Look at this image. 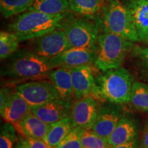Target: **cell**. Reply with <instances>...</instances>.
I'll return each mask as SVG.
<instances>
[{
    "instance_id": "cell-20",
    "label": "cell",
    "mask_w": 148,
    "mask_h": 148,
    "mask_svg": "<svg viewBox=\"0 0 148 148\" xmlns=\"http://www.w3.org/2000/svg\"><path fill=\"white\" fill-rule=\"evenodd\" d=\"M69 9V0H35L28 10L40 11L49 14L66 13Z\"/></svg>"
},
{
    "instance_id": "cell-3",
    "label": "cell",
    "mask_w": 148,
    "mask_h": 148,
    "mask_svg": "<svg viewBox=\"0 0 148 148\" xmlns=\"http://www.w3.org/2000/svg\"><path fill=\"white\" fill-rule=\"evenodd\" d=\"M68 13L49 14L28 10L19 14L8 26L10 32L17 35L20 41L33 40L59 28Z\"/></svg>"
},
{
    "instance_id": "cell-10",
    "label": "cell",
    "mask_w": 148,
    "mask_h": 148,
    "mask_svg": "<svg viewBox=\"0 0 148 148\" xmlns=\"http://www.w3.org/2000/svg\"><path fill=\"white\" fill-rule=\"evenodd\" d=\"M96 51L88 49L70 47L56 56L49 59L53 68H73L94 64Z\"/></svg>"
},
{
    "instance_id": "cell-4",
    "label": "cell",
    "mask_w": 148,
    "mask_h": 148,
    "mask_svg": "<svg viewBox=\"0 0 148 148\" xmlns=\"http://www.w3.org/2000/svg\"><path fill=\"white\" fill-rule=\"evenodd\" d=\"M100 26L95 66L101 71L119 68L124 61L127 51L132 47V42L107 30L101 23Z\"/></svg>"
},
{
    "instance_id": "cell-21",
    "label": "cell",
    "mask_w": 148,
    "mask_h": 148,
    "mask_svg": "<svg viewBox=\"0 0 148 148\" xmlns=\"http://www.w3.org/2000/svg\"><path fill=\"white\" fill-rule=\"evenodd\" d=\"M69 9L88 18H93L101 10L102 0H69Z\"/></svg>"
},
{
    "instance_id": "cell-13",
    "label": "cell",
    "mask_w": 148,
    "mask_h": 148,
    "mask_svg": "<svg viewBox=\"0 0 148 148\" xmlns=\"http://www.w3.org/2000/svg\"><path fill=\"white\" fill-rule=\"evenodd\" d=\"M92 64L73 68L71 70L73 95L76 99L92 95L95 90V78Z\"/></svg>"
},
{
    "instance_id": "cell-31",
    "label": "cell",
    "mask_w": 148,
    "mask_h": 148,
    "mask_svg": "<svg viewBox=\"0 0 148 148\" xmlns=\"http://www.w3.org/2000/svg\"><path fill=\"white\" fill-rule=\"evenodd\" d=\"M110 148H140V143L138 139H135L132 141H130L128 143L121 144V145L111 146Z\"/></svg>"
},
{
    "instance_id": "cell-6",
    "label": "cell",
    "mask_w": 148,
    "mask_h": 148,
    "mask_svg": "<svg viewBox=\"0 0 148 148\" xmlns=\"http://www.w3.org/2000/svg\"><path fill=\"white\" fill-rule=\"evenodd\" d=\"M101 25L110 32L131 42L138 38L132 18L125 5L118 0H110L103 8Z\"/></svg>"
},
{
    "instance_id": "cell-5",
    "label": "cell",
    "mask_w": 148,
    "mask_h": 148,
    "mask_svg": "<svg viewBox=\"0 0 148 148\" xmlns=\"http://www.w3.org/2000/svg\"><path fill=\"white\" fill-rule=\"evenodd\" d=\"M90 18L77 17L69 13L64 18L60 28L64 31L70 47L96 51L100 20L94 21Z\"/></svg>"
},
{
    "instance_id": "cell-7",
    "label": "cell",
    "mask_w": 148,
    "mask_h": 148,
    "mask_svg": "<svg viewBox=\"0 0 148 148\" xmlns=\"http://www.w3.org/2000/svg\"><path fill=\"white\" fill-rule=\"evenodd\" d=\"M31 107L39 106L52 99L59 98L53 83L49 79L26 82L18 84L15 88Z\"/></svg>"
},
{
    "instance_id": "cell-15",
    "label": "cell",
    "mask_w": 148,
    "mask_h": 148,
    "mask_svg": "<svg viewBox=\"0 0 148 148\" xmlns=\"http://www.w3.org/2000/svg\"><path fill=\"white\" fill-rule=\"evenodd\" d=\"M31 112V106L17 92L11 94L3 106H0L1 116L5 123L13 124L21 121Z\"/></svg>"
},
{
    "instance_id": "cell-2",
    "label": "cell",
    "mask_w": 148,
    "mask_h": 148,
    "mask_svg": "<svg viewBox=\"0 0 148 148\" xmlns=\"http://www.w3.org/2000/svg\"><path fill=\"white\" fill-rule=\"evenodd\" d=\"M93 96L100 101L123 104L130 101L132 77L125 68L120 67L102 71L95 79Z\"/></svg>"
},
{
    "instance_id": "cell-28",
    "label": "cell",
    "mask_w": 148,
    "mask_h": 148,
    "mask_svg": "<svg viewBox=\"0 0 148 148\" xmlns=\"http://www.w3.org/2000/svg\"><path fill=\"white\" fill-rule=\"evenodd\" d=\"M134 55L138 58L141 67L148 75V45L145 47H135Z\"/></svg>"
},
{
    "instance_id": "cell-30",
    "label": "cell",
    "mask_w": 148,
    "mask_h": 148,
    "mask_svg": "<svg viewBox=\"0 0 148 148\" xmlns=\"http://www.w3.org/2000/svg\"><path fill=\"white\" fill-rule=\"evenodd\" d=\"M12 90L8 87L1 88V93H0V106H3V104L6 101L11 94L12 93Z\"/></svg>"
},
{
    "instance_id": "cell-26",
    "label": "cell",
    "mask_w": 148,
    "mask_h": 148,
    "mask_svg": "<svg viewBox=\"0 0 148 148\" xmlns=\"http://www.w3.org/2000/svg\"><path fill=\"white\" fill-rule=\"evenodd\" d=\"M16 130L12 123H4L0 134V148H14L18 136Z\"/></svg>"
},
{
    "instance_id": "cell-29",
    "label": "cell",
    "mask_w": 148,
    "mask_h": 148,
    "mask_svg": "<svg viewBox=\"0 0 148 148\" xmlns=\"http://www.w3.org/2000/svg\"><path fill=\"white\" fill-rule=\"evenodd\" d=\"M29 148H51L44 140L28 137L26 138Z\"/></svg>"
},
{
    "instance_id": "cell-9",
    "label": "cell",
    "mask_w": 148,
    "mask_h": 148,
    "mask_svg": "<svg viewBox=\"0 0 148 148\" xmlns=\"http://www.w3.org/2000/svg\"><path fill=\"white\" fill-rule=\"evenodd\" d=\"M70 47L64 31L59 27L33 39L30 50L40 56L50 59Z\"/></svg>"
},
{
    "instance_id": "cell-17",
    "label": "cell",
    "mask_w": 148,
    "mask_h": 148,
    "mask_svg": "<svg viewBox=\"0 0 148 148\" xmlns=\"http://www.w3.org/2000/svg\"><path fill=\"white\" fill-rule=\"evenodd\" d=\"M138 135V127L136 121L129 116H123L107 139L111 146H115L137 139Z\"/></svg>"
},
{
    "instance_id": "cell-23",
    "label": "cell",
    "mask_w": 148,
    "mask_h": 148,
    "mask_svg": "<svg viewBox=\"0 0 148 148\" xmlns=\"http://www.w3.org/2000/svg\"><path fill=\"white\" fill-rule=\"evenodd\" d=\"M20 40L15 33L6 31L0 32V58L4 60L17 51Z\"/></svg>"
},
{
    "instance_id": "cell-16",
    "label": "cell",
    "mask_w": 148,
    "mask_h": 148,
    "mask_svg": "<svg viewBox=\"0 0 148 148\" xmlns=\"http://www.w3.org/2000/svg\"><path fill=\"white\" fill-rule=\"evenodd\" d=\"M12 125L21 137H32L44 140L50 128V124L45 123L32 112L27 114L21 121Z\"/></svg>"
},
{
    "instance_id": "cell-24",
    "label": "cell",
    "mask_w": 148,
    "mask_h": 148,
    "mask_svg": "<svg viewBox=\"0 0 148 148\" xmlns=\"http://www.w3.org/2000/svg\"><path fill=\"white\" fill-rule=\"evenodd\" d=\"M130 102L138 110L148 111V86L143 83L133 82Z\"/></svg>"
},
{
    "instance_id": "cell-19",
    "label": "cell",
    "mask_w": 148,
    "mask_h": 148,
    "mask_svg": "<svg viewBox=\"0 0 148 148\" xmlns=\"http://www.w3.org/2000/svg\"><path fill=\"white\" fill-rule=\"evenodd\" d=\"M72 128L70 116L50 124L45 141L51 148H55L65 137Z\"/></svg>"
},
{
    "instance_id": "cell-8",
    "label": "cell",
    "mask_w": 148,
    "mask_h": 148,
    "mask_svg": "<svg viewBox=\"0 0 148 148\" xmlns=\"http://www.w3.org/2000/svg\"><path fill=\"white\" fill-rule=\"evenodd\" d=\"M99 100L92 95L76 99L70 112L72 127L91 130L101 108Z\"/></svg>"
},
{
    "instance_id": "cell-33",
    "label": "cell",
    "mask_w": 148,
    "mask_h": 148,
    "mask_svg": "<svg viewBox=\"0 0 148 148\" xmlns=\"http://www.w3.org/2000/svg\"><path fill=\"white\" fill-rule=\"evenodd\" d=\"M140 148H148V126L146 127L144 132L141 143H140Z\"/></svg>"
},
{
    "instance_id": "cell-27",
    "label": "cell",
    "mask_w": 148,
    "mask_h": 148,
    "mask_svg": "<svg viewBox=\"0 0 148 148\" xmlns=\"http://www.w3.org/2000/svg\"><path fill=\"white\" fill-rule=\"evenodd\" d=\"M84 130L72 127L70 132L55 148H83L81 136Z\"/></svg>"
},
{
    "instance_id": "cell-1",
    "label": "cell",
    "mask_w": 148,
    "mask_h": 148,
    "mask_svg": "<svg viewBox=\"0 0 148 148\" xmlns=\"http://www.w3.org/2000/svg\"><path fill=\"white\" fill-rule=\"evenodd\" d=\"M5 60L1 75L12 82L49 79V73L54 69L49 59L40 56L30 49L17 50Z\"/></svg>"
},
{
    "instance_id": "cell-25",
    "label": "cell",
    "mask_w": 148,
    "mask_h": 148,
    "mask_svg": "<svg viewBox=\"0 0 148 148\" xmlns=\"http://www.w3.org/2000/svg\"><path fill=\"white\" fill-rule=\"evenodd\" d=\"M83 148H110L108 139L99 136L91 130H84L81 136Z\"/></svg>"
},
{
    "instance_id": "cell-22",
    "label": "cell",
    "mask_w": 148,
    "mask_h": 148,
    "mask_svg": "<svg viewBox=\"0 0 148 148\" xmlns=\"http://www.w3.org/2000/svg\"><path fill=\"white\" fill-rule=\"evenodd\" d=\"M35 0H0V11L5 18L28 10Z\"/></svg>"
},
{
    "instance_id": "cell-14",
    "label": "cell",
    "mask_w": 148,
    "mask_h": 148,
    "mask_svg": "<svg viewBox=\"0 0 148 148\" xmlns=\"http://www.w3.org/2000/svg\"><path fill=\"white\" fill-rule=\"evenodd\" d=\"M138 41L148 42V0H125Z\"/></svg>"
},
{
    "instance_id": "cell-12",
    "label": "cell",
    "mask_w": 148,
    "mask_h": 148,
    "mask_svg": "<svg viewBox=\"0 0 148 148\" xmlns=\"http://www.w3.org/2000/svg\"><path fill=\"white\" fill-rule=\"evenodd\" d=\"M72 104L60 98L52 99L39 106L31 107V112L48 124L70 116Z\"/></svg>"
},
{
    "instance_id": "cell-11",
    "label": "cell",
    "mask_w": 148,
    "mask_h": 148,
    "mask_svg": "<svg viewBox=\"0 0 148 148\" xmlns=\"http://www.w3.org/2000/svg\"><path fill=\"white\" fill-rule=\"evenodd\" d=\"M122 116V110L119 104L108 102L101 107L91 130L108 138Z\"/></svg>"
},
{
    "instance_id": "cell-32",
    "label": "cell",
    "mask_w": 148,
    "mask_h": 148,
    "mask_svg": "<svg viewBox=\"0 0 148 148\" xmlns=\"http://www.w3.org/2000/svg\"><path fill=\"white\" fill-rule=\"evenodd\" d=\"M14 148H29L26 138L21 137L16 143Z\"/></svg>"
},
{
    "instance_id": "cell-18",
    "label": "cell",
    "mask_w": 148,
    "mask_h": 148,
    "mask_svg": "<svg viewBox=\"0 0 148 148\" xmlns=\"http://www.w3.org/2000/svg\"><path fill=\"white\" fill-rule=\"evenodd\" d=\"M49 79L53 83L59 98L71 102L73 96L71 70L67 68H55L49 73Z\"/></svg>"
}]
</instances>
